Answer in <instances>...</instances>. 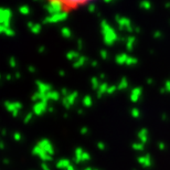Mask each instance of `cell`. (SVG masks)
I'll return each mask as SVG.
<instances>
[{
    "label": "cell",
    "instance_id": "1",
    "mask_svg": "<svg viewBox=\"0 0 170 170\" xmlns=\"http://www.w3.org/2000/svg\"><path fill=\"white\" fill-rule=\"evenodd\" d=\"M87 3L89 2H84V1H56V2L50 3V10L54 13V16L56 15L66 16L68 13L77 10Z\"/></svg>",
    "mask_w": 170,
    "mask_h": 170
}]
</instances>
